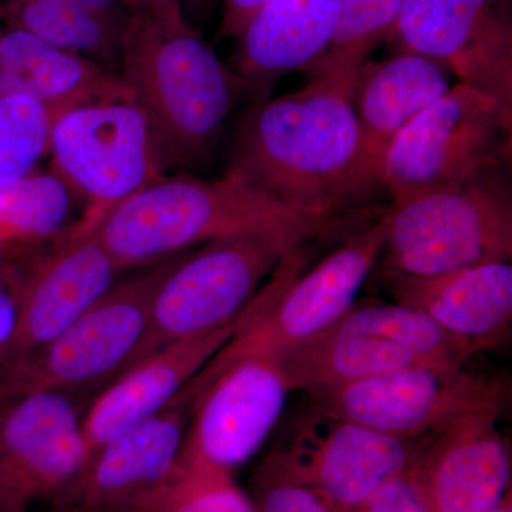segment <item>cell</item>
<instances>
[{"label":"cell","instance_id":"cell-1","mask_svg":"<svg viewBox=\"0 0 512 512\" xmlns=\"http://www.w3.org/2000/svg\"><path fill=\"white\" fill-rule=\"evenodd\" d=\"M353 97L343 84L312 76L296 92L252 104L224 177L320 220L379 207L386 191L363 150Z\"/></svg>","mask_w":512,"mask_h":512},{"label":"cell","instance_id":"cell-2","mask_svg":"<svg viewBox=\"0 0 512 512\" xmlns=\"http://www.w3.org/2000/svg\"><path fill=\"white\" fill-rule=\"evenodd\" d=\"M373 215L369 210L320 220L229 178L201 180L180 174L163 177L111 208L94 232L126 274L218 239L281 231L340 234Z\"/></svg>","mask_w":512,"mask_h":512},{"label":"cell","instance_id":"cell-3","mask_svg":"<svg viewBox=\"0 0 512 512\" xmlns=\"http://www.w3.org/2000/svg\"><path fill=\"white\" fill-rule=\"evenodd\" d=\"M119 77L153 124L168 167L210 163L242 80L184 20L133 13Z\"/></svg>","mask_w":512,"mask_h":512},{"label":"cell","instance_id":"cell-4","mask_svg":"<svg viewBox=\"0 0 512 512\" xmlns=\"http://www.w3.org/2000/svg\"><path fill=\"white\" fill-rule=\"evenodd\" d=\"M185 252L121 275L60 335L20 359L0 384V393L53 390L96 396L136 365L150 328L154 293Z\"/></svg>","mask_w":512,"mask_h":512},{"label":"cell","instance_id":"cell-5","mask_svg":"<svg viewBox=\"0 0 512 512\" xmlns=\"http://www.w3.org/2000/svg\"><path fill=\"white\" fill-rule=\"evenodd\" d=\"M380 258L383 272L410 276L511 262L508 173L437 188L390 204Z\"/></svg>","mask_w":512,"mask_h":512},{"label":"cell","instance_id":"cell-6","mask_svg":"<svg viewBox=\"0 0 512 512\" xmlns=\"http://www.w3.org/2000/svg\"><path fill=\"white\" fill-rule=\"evenodd\" d=\"M512 110L464 83L403 128L382 180L392 204L414 195L510 173Z\"/></svg>","mask_w":512,"mask_h":512},{"label":"cell","instance_id":"cell-7","mask_svg":"<svg viewBox=\"0 0 512 512\" xmlns=\"http://www.w3.org/2000/svg\"><path fill=\"white\" fill-rule=\"evenodd\" d=\"M335 237L339 234L269 232L218 239L185 252L154 293L150 328L137 363L168 343L232 322L286 254Z\"/></svg>","mask_w":512,"mask_h":512},{"label":"cell","instance_id":"cell-8","mask_svg":"<svg viewBox=\"0 0 512 512\" xmlns=\"http://www.w3.org/2000/svg\"><path fill=\"white\" fill-rule=\"evenodd\" d=\"M477 350L400 303L353 306L335 325L282 359L289 390L311 392L409 367L464 369Z\"/></svg>","mask_w":512,"mask_h":512},{"label":"cell","instance_id":"cell-9","mask_svg":"<svg viewBox=\"0 0 512 512\" xmlns=\"http://www.w3.org/2000/svg\"><path fill=\"white\" fill-rule=\"evenodd\" d=\"M53 173L87 202L83 222H97L168 170L153 124L134 100L84 104L57 117L50 136Z\"/></svg>","mask_w":512,"mask_h":512},{"label":"cell","instance_id":"cell-10","mask_svg":"<svg viewBox=\"0 0 512 512\" xmlns=\"http://www.w3.org/2000/svg\"><path fill=\"white\" fill-rule=\"evenodd\" d=\"M390 205L348 232L342 244L305 272L264 318L242 330L198 373L210 384L225 367L254 356L285 359L335 325L355 306L367 276L382 255Z\"/></svg>","mask_w":512,"mask_h":512},{"label":"cell","instance_id":"cell-11","mask_svg":"<svg viewBox=\"0 0 512 512\" xmlns=\"http://www.w3.org/2000/svg\"><path fill=\"white\" fill-rule=\"evenodd\" d=\"M311 261L308 251L289 252L238 318L210 332L168 343L103 387L83 414L89 456L173 402L212 357L274 308Z\"/></svg>","mask_w":512,"mask_h":512},{"label":"cell","instance_id":"cell-12","mask_svg":"<svg viewBox=\"0 0 512 512\" xmlns=\"http://www.w3.org/2000/svg\"><path fill=\"white\" fill-rule=\"evenodd\" d=\"M421 444L311 409L259 467L311 488L333 512H360L383 485L413 466Z\"/></svg>","mask_w":512,"mask_h":512},{"label":"cell","instance_id":"cell-13","mask_svg":"<svg viewBox=\"0 0 512 512\" xmlns=\"http://www.w3.org/2000/svg\"><path fill=\"white\" fill-rule=\"evenodd\" d=\"M93 397L32 390L0 393V512L52 505L82 471L83 414Z\"/></svg>","mask_w":512,"mask_h":512},{"label":"cell","instance_id":"cell-14","mask_svg":"<svg viewBox=\"0 0 512 512\" xmlns=\"http://www.w3.org/2000/svg\"><path fill=\"white\" fill-rule=\"evenodd\" d=\"M312 409L402 440H419L468 413L503 406L500 380L464 369L409 367L306 392Z\"/></svg>","mask_w":512,"mask_h":512},{"label":"cell","instance_id":"cell-15","mask_svg":"<svg viewBox=\"0 0 512 512\" xmlns=\"http://www.w3.org/2000/svg\"><path fill=\"white\" fill-rule=\"evenodd\" d=\"M394 35L512 110L511 0H403Z\"/></svg>","mask_w":512,"mask_h":512},{"label":"cell","instance_id":"cell-16","mask_svg":"<svg viewBox=\"0 0 512 512\" xmlns=\"http://www.w3.org/2000/svg\"><path fill=\"white\" fill-rule=\"evenodd\" d=\"M282 359L238 360L198 394L178 461L234 474L264 446L284 413Z\"/></svg>","mask_w":512,"mask_h":512},{"label":"cell","instance_id":"cell-17","mask_svg":"<svg viewBox=\"0 0 512 512\" xmlns=\"http://www.w3.org/2000/svg\"><path fill=\"white\" fill-rule=\"evenodd\" d=\"M198 392L194 382L150 419L94 450L49 512H137L173 473Z\"/></svg>","mask_w":512,"mask_h":512},{"label":"cell","instance_id":"cell-18","mask_svg":"<svg viewBox=\"0 0 512 512\" xmlns=\"http://www.w3.org/2000/svg\"><path fill=\"white\" fill-rule=\"evenodd\" d=\"M121 275L94 227L82 221L53 239L49 252L15 268L19 323L12 367L72 325Z\"/></svg>","mask_w":512,"mask_h":512},{"label":"cell","instance_id":"cell-19","mask_svg":"<svg viewBox=\"0 0 512 512\" xmlns=\"http://www.w3.org/2000/svg\"><path fill=\"white\" fill-rule=\"evenodd\" d=\"M503 406L468 413L423 441L414 474L430 512H491L510 490L511 450Z\"/></svg>","mask_w":512,"mask_h":512},{"label":"cell","instance_id":"cell-20","mask_svg":"<svg viewBox=\"0 0 512 512\" xmlns=\"http://www.w3.org/2000/svg\"><path fill=\"white\" fill-rule=\"evenodd\" d=\"M394 302L429 316L470 343L477 353L507 340L512 323L511 262H491L446 274L410 276L384 272Z\"/></svg>","mask_w":512,"mask_h":512},{"label":"cell","instance_id":"cell-21","mask_svg":"<svg viewBox=\"0 0 512 512\" xmlns=\"http://www.w3.org/2000/svg\"><path fill=\"white\" fill-rule=\"evenodd\" d=\"M340 0H271L238 37L231 69L254 103L268 100L292 72H308L325 55ZM252 103V104H254Z\"/></svg>","mask_w":512,"mask_h":512},{"label":"cell","instance_id":"cell-22","mask_svg":"<svg viewBox=\"0 0 512 512\" xmlns=\"http://www.w3.org/2000/svg\"><path fill=\"white\" fill-rule=\"evenodd\" d=\"M20 94L62 116L107 100H133L119 74L87 57L43 42L22 29L0 33V96Z\"/></svg>","mask_w":512,"mask_h":512},{"label":"cell","instance_id":"cell-23","mask_svg":"<svg viewBox=\"0 0 512 512\" xmlns=\"http://www.w3.org/2000/svg\"><path fill=\"white\" fill-rule=\"evenodd\" d=\"M450 87L444 67L406 50L363 67L353 106L367 161L380 180L384 157L394 138Z\"/></svg>","mask_w":512,"mask_h":512},{"label":"cell","instance_id":"cell-24","mask_svg":"<svg viewBox=\"0 0 512 512\" xmlns=\"http://www.w3.org/2000/svg\"><path fill=\"white\" fill-rule=\"evenodd\" d=\"M10 28L22 29L49 45L103 64L119 66L128 22L66 0H9Z\"/></svg>","mask_w":512,"mask_h":512},{"label":"cell","instance_id":"cell-25","mask_svg":"<svg viewBox=\"0 0 512 512\" xmlns=\"http://www.w3.org/2000/svg\"><path fill=\"white\" fill-rule=\"evenodd\" d=\"M73 197L53 171L0 184V249L62 237L72 214Z\"/></svg>","mask_w":512,"mask_h":512},{"label":"cell","instance_id":"cell-26","mask_svg":"<svg viewBox=\"0 0 512 512\" xmlns=\"http://www.w3.org/2000/svg\"><path fill=\"white\" fill-rule=\"evenodd\" d=\"M403 0H340L338 25L319 62L306 72L356 90L369 56L396 32Z\"/></svg>","mask_w":512,"mask_h":512},{"label":"cell","instance_id":"cell-27","mask_svg":"<svg viewBox=\"0 0 512 512\" xmlns=\"http://www.w3.org/2000/svg\"><path fill=\"white\" fill-rule=\"evenodd\" d=\"M137 512H256L254 501L217 468L181 463Z\"/></svg>","mask_w":512,"mask_h":512},{"label":"cell","instance_id":"cell-28","mask_svg":"<svg viewBox=\"0 0 512 512\" xmlns=\"http://www.w3.org/2000/svg\"><path fill=\"white\" fill-rule=\"evenodd\" d=\"M56 117L28 96H0V184L35 173L50 146Z\"/></svg>","mask_w":512,"mask_h":512},{"label":"cell","instance_id":"cell-29","mask_svg":"<svg viewBox=\"0 0 512 512\" xmlns=\"http://www.w3.org/2000/svg\"><path fill=\"white\" fill-rule=\"evenodd\" d=\"M256 512H333L329 504L305 485L262 470L254 477Z\"/></svg>","mask_w":512,"mask_h":512},{"label":"cell","instance_id":"cell-30","mask_svg":"<svg viewBox=\"0 0 512 512\" xmlns=\"http://www.w3.org/2000/svg\"><path fill=\"white\" fill-rule=\"evenodd\" d=\"M360 512H430L413 466L383 485Z\"/></svg>","mask_w":512,"mask_h":512},{"label":"cell","instance_id":"cell-31","mask_svg":"<svg viewBox=\"0 0 512 512\" xmlns=\"http://www.w3.org/2000/svg\"><path fill=\"white\" fill-rule=\"evenodd\" d=\"M19 303L15 268H0V384L8 376L18 338Z\"/></svg>","mask_w":512,"mask_h":512},{"label":"cell","instance_id":"cell-32","mask_svg":"<svg viewBox=\"0 0 512 512\" xmlns=\"http://www.w3.org/2000/svg\"><path fill=\"white\" fill-rule=\"evenodd\" d=\"M269 2H271V0H224L217 39H238L249 25V22H251Z\"/></svg>","mask_w":512,"mask_h":512},{"label":"cell","instance_id":"cell-33","mask_svg":"<svg viewBox=\"0 0 512 512\" xmlns=\"http://www.w3.org/2000/svg\"><path fill=\"white\" fill-rule=\"evenodd\" d=\"M131 13L164 20H184V0H127Z\"/></svg>","mask_w":512,"mask_h":512},{"label":"cell","instance_id":"cell-34","mask_svg":"<svg viewBox=\"0 0 512 512\" xmlns=\"http://www.w3.org/2000/svg\"><path fill=\"white\" fill-rule=\"evenodd\" d=\"M66 2L103 13L111 18L124 20V22H128L133 15L127 0H66Z\"/></svg>","mask_w":512,"mask_h":512},{"label":"cell","instance_id":"cell-35","mask_svg":"<svg viewBox=\"0 0 512 512\" xmlns=\"http://www.w3.org/2000/svg\"><path fill=\"white\" fill-rule=\"evenodd\" d=\"M491 512H512L511 490H508L503 500H501L500 503L497 504V507Z\"/></svg>","mask_w":512,"mask_h":512},{"label":"cell","instance_id":"cell-36","mask_svg":"<svg viewBox=\"0 0 512 512\" xmlns=\"http://www.w3.org/2000/svg\"><path fill=\"white\" fill-rule=\"evenodd\" d=\"M188 5L192 6V8H201L207 0H187Z\"/></svg>","mask_w":512,"mask_h":512}]
</instances>
